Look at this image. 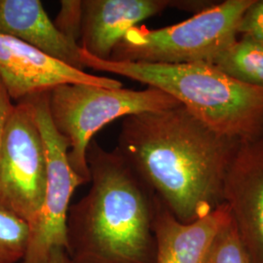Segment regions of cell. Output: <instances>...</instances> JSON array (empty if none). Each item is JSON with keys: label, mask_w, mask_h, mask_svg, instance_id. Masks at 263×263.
Returning a JSON list of instances; mask_svg holds the SVG:
<instances>
[{"label": "cell", "mask_w": 263, "mask_h": 263, "mask_svg": "<svg viewBox=\"0 0 263 263\" xmlns=\"http://www.w3.org/2000/svg\"><path fill=\"white\" fill-rule=\"evenodd\" d=\"M46 263H72V261L68 257L65 249L56 248L49 254Z\"/></svg>", "instance_id": "cell-19"}, {"label": "cell", "mask_w": 263, "mask_h": 263, "mask_svg": "<svg viewBox=\"0 0 263 263\" xmlns=\"http://www.w3.org/2000/svg\"><path fill=\"white\" fill-rule=\"evenodd\" d=\"M13 107H14L13 101L11 100L4 85L2 84L0 80V156H1V151L3 145L6 124Z\"/></svg>", "instance_id": "cell-18"}, {"label": "cell", "mask_w": 263, "mask_h": 263, "mask_svg": "<svg viewBox=\"0 0 263 263\" xmlns=\"http://www.w3.org/2000/svg\"><path fill=\"white\" fill-rule=\"evenodd\" d=\"M174 6L171 0H83L79 46L97 59L109 60L131 28Z\"/></svg>", "instance_id": "cell-10"}, {"label": "cell", "mask_w": 263, "mask_h": 263, "mask_svg": "<svg viewBox=\"0 0 263 263\" xmlns=\"http://www.w3.org/2000/svg\"><path fill=\"white\" fill-rule=\"evenodd\" d=\"M35 113L47 160V180L43 205L29 226L28 250L22 263H46L56 248L66 247V221L69 202L85 181L76 175L67 158L68 142L57 131L48 110V92L28 98Z\"/></svg>", "instance_id": "cell-7"}, {"label": "cell", "mask_w": 263, "mask_h": 263, "mask_svg": "<svg viewBox=\"0 0 263 263\" xmlns=\"http://www.w3.org/2000/svg\"><path fill=\"white\" fill-rule=\"evenodd\" d=\"M179 104L169 95L147 87L145 90L65 84L48 91L52 123L67 142V158L85 183L91 180L87 151L96 133L118 118L156 111Z\"/></svg>", "instance_id": "cell-5"}, {"label": "cell", "mask_w": 263, "mask_h": 263, "mask_svg": "<svg viewBox=\"0 0 263 263\" xmlns=\"http://www.w3.org/2000/svg\"><path fill=\"white\" fill-rule=\"evenodd\" d=\"M92 185L69 207L66 252L72 263H154V194L121 154L90 142Z\"/></svg>", "instance_id": "cell-2"}, {"label": "cell", "mask_w": 263, "mask_h": 263, "mask_svg": "<svg viewBox=\"0 0 263 263\" xmlns=\"http://www.w3.org/2000/svg\"><path fill=\"white\" fill-rule=\"evenodd\" d=\"M54 24L58 29L72 43L79 45L81 23H82V1L63 0Z\"/></svg>", "instance_id": "cell-16"}, {"label": "cell", "mask_w": 263, "mask_h": 263, "mask_svg": "<svg viewBox=\"0 0 263 263\" xmlns=\"http://www.w3.org/2000/svg\"><path fill=\"white\" fill-rule=\"evenodd\" d=\"M29 231L25 220L0 210V263L23 261L28 250Z\"/></svg>", "instance_id": "cell-14"}, {"label": "cell", "mask_w": 263, "mask_h": 263, "mask_svg": "<svg viewBox=\"0 0 263 263\" xmlns=\"http://www.w3.org/2000/svg\"><path fill=\"white\" fill-rule=\"evenodd\" d=\"M237 33L240 38L263 43V0H253L239 22Z\"/></svg>", "instance_id": "cell-17"}, {"label": "cell", "mask_w": 263, "mask_h": 263, "mask_svg": "<svg viewBox=\"0 0 263 263\" xmlns=\"http://www.w3.org/2000/svg\"><path fill=\"white\" fill-rule=\"evenodd\" d=\"M0 80L16 103L60 85L122 88L116 79L87 73L5 34H0Z\"/></svg>", "instance_id": "cell-8"}, {"label": "cell", "mask_w": 263, "mask_h": 263, "mask_svg": "<svg viewBox=\"0 0 263 263\" xmlns=\"http://www.w3.org/2000/svg\"><path fill=\"white\" fill-rule=\"evenodd\" d=\"M214 66L244 84L263 89V43L237 39Z\"/></svg>", "instance_id": "cell-13"}, {"label": "cell", "mask_w": 263, "mask_h": 263, "mask_svg": "<svg viewBox=\"0 0 263 263\" xmlns=\"http://www.w3.org/2000/svg\"><path fill=\"white\" fill-rule=\"evenodd\" d=\"M240 141L212 130L179 104L123 118L115 149L188 223L224 204L226 174Z\"/></svg>", "instance_id": "cell-1"}, {"label": "cell", "mask_w": 263, "mask_h": 263, "mask_svg": "<svg viewBox=\"0 0 263 263\" xmlns=\"http://www.w3.org/2000/svg\"><path fill=\"white\" fill-rule=\"evenodd\" d=\"M223 199L253 263H263V135L240 141Z\"/></svg>", "instance_id": "cell-9"}, {"label": "cell", "mask_w": 263, "mask_h": 263, "mask_svg": "<svg viewBox=\"0 0 263 263\" xmlns=\"http://www.w3.org/2000/svg\"><path fill=\"white\" fill-rule=\"evenodd\" d=\"M205 263H253L232 217L215 236Z\"/></svg>", "instance_id": "cell-15"}, {"label": "cell", "mask_w": 263, "mask_h": 263, "mask_svg": "<svg viewBox=\"0 0 263 263\" xmlns=\"http://www.w3.org/2000/svg\"><path fill=\"white\" fill-rule=\"evenodd\" d=\"M84 67L130 78L177 100L216 133L238 141L263 135V89L208 64H149L100 60L80 51Z\"/></svg>", "instance_id": "cell-3"}, {"label": "cell", "mask_w": 263, "mask_h": 263, "mask_svg": "<svg viewBox=\"0 0 263 263\" xmlns=\"http://www.w3.org/2000/svg\"><path fill=\"white\" fill-rule=\"evenodd\" d=\"M0 34L19 39L74 68H84L81 48L58 29L39 0H0Z\"/></svg>", "instance_id": "cell-12"}, {"label": "cell", "mask_w": 263, "mask_h": 263, "mask_svg": "<svg viewBox=\"0 0 263 263\" xmlns=\"http://www.w3.org/2000/svg\"><path fill=\"white\" fill-rule=\"evenodd\" d=\"M253 0L213 4L179 24L157 29L131 28L110 61L149 64L215 65L238 39L237 28Z\"/></svg>", "instance_id": "cell-4"}, {"label": "cell", "mask_w": 263, "mask_h": 263, "mask_svg": "<svg viewBox=\"0 0 263 263\" xmlns=\"http://www.w3.org/2000/svg\"><path fill=\"white\" fill-rule=\"evenodd\" d=\"M231 219L226 203L195 221H179L158 198L153 200L154 263H205L218 230Z\"/></svg>", "instance_id": "cell-11"}, {"label": "cell", "mask_w": 263, "mask_h": 263, "mask_svg": "<svg viewBox=\"0 0 263 263\" xmlns=\"http://www.w3.org/2000/svg\"><path fill=\"white\" fill-rule=\"evenodd\" d=\"M47 160L32 104H14L0 156V210L31 226L43 205Z\"/></svg>", "instance_id": "cell-6"}]
</instances>
